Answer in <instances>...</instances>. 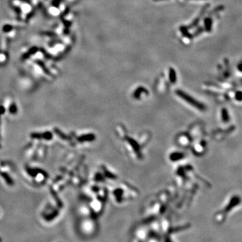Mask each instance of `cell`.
I'll return each instance as SVG.
<instances>
[{
	"instance_id": "6da1fadb",
	"label": "cell",
	"mask_w": 242,
	"mask_h": 242,
	"mask_svg": "<svg viewBox=\"0 0 242 242\" xmlns=\"http://www.w3.org/2000/svg\"><path fill=\"white\" fill-rule=\"evenodd\" d=\"M221 118H222V120H223V121L225 122V123H227V122H229L230 120L229 113H228L227 110L225 108L222 109Z\"/></svg>"
},
{
	"instance_id": "7a4b0ae2",
	"label": "cell",
	"mask_w": 242,
	"mask_h": 242,
	"mask_svg": "<svg viewBox=\"0 0 242 242\" xmlns=\"http://www.w3.org/2000/svg\"><path fill=\"white\" fill-rule=\"evenodd\" d=\"M206 28H207V30L208 31H211V24H212V20L211 18H207L206 19Z\"/></svg>"
},
{
	"instance_id": "3957f363",
	"label": "cell",
	"mask_w": 242,
	"mask_h": 242,
	"mask_svg": "<svg viewBox=\"0 0 242 242\" xmlns=\"http://www.w3.org/2000/svg\"><path fill=\"white\" fill-rule=\"evenodd\" d=\"M235 98L239 101L242 100V92H237L235 94Z\"/></svg>"
},
{
	"instance_id": "277c9868",
	"label": "cell",
	"mask_w": 242,
	"mask_h": 242,
	"mask_svg": "<svg viewBox=\"0 0 242 242\" xmlns=\"http://www.w3.org/2000/svg\"><path fill=\"white\" fill-rule=\"evenodd\" d=\"M238 69H239L240 71H242V62L241 63H240L239 64V65H238Z\"/></svg>"
}]
</instances>
